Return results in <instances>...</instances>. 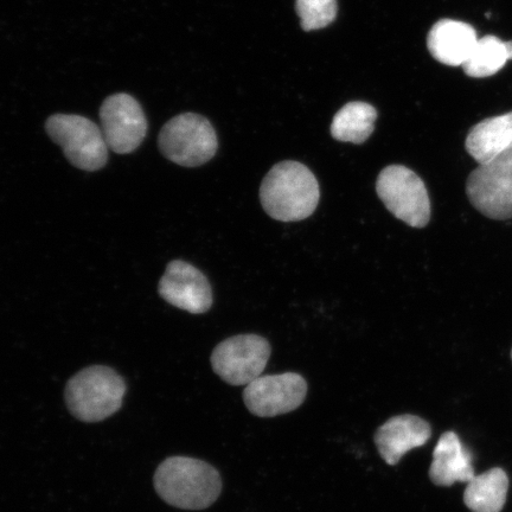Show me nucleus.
<instances>
[{"label": "nucleus", "mask_w": 512, "mask_h": 512, "mask_svg": "<svg viewBox=\"0 0 512 512\" xmlns=\"http://www.w3.org/2000/svg\"><path fill=\"white\" fill-rule=\"evenodd\" d=\"M271 352V344L264 337L234 336L214 349L211 367L230 386H247L264 373Z\"/></svg>", "instance_id": "nucleus-8"}, {"label": "nucleus", "mask_w": 512, "mask_h": 512, "mask_svg": "<svg viewBox=\"0 0 512 512\" xmlns=\"http://www.w3.org/2000/svg\"><path fill=\"white\" fill-rule=\"evenodd\" d=\"M126 390V383L117 371L93 366L79 371L68 381L64 400L74 418L94 424L119 411Z\"/></svg>", "instance_id": "nucleus-3"}, {"label": "nucleus", "mask_w": 512, "mask_h": 512, "mask_svg": "<svg viewBox=\"0 0 512 512\" xmlns=\"http://www.w3.org/2000/svg\"><path fill=\"white\" fill-rule=\"evenodd\" d=\"M307 395V382L302 375L285 373L260 376L247 384L243 401L249 412L259 418H274L296 411Z\"/></svg>", "instance_id": "nucleus-10"}, {"label": "nucleus", "mask_w": 512, "mask_h": 512, "mask_svg": "<svg viewBox=\"0 0 512 512\" xmlns=\"http://www.w3.org/2000/svg\"><path fill=\"white\" fill-rule=\"evenodd\" d=\"M509 478L501 467L473 477L467 483L464 503L473 512H501L507 502Z\"/></svg>", "instance_id": "nucleus-16"}, {"label": "nucleus", "mask_w": 512, "mask_h": 512, "mask_svg": "<svg viewBox=\"0 0 512 512\" xmlns=\"http://www.w3.org/2000/svg\"><path fill=\"white\" fill-rule=\"evenodd\" d=\"M165 158L184 168H197L213 159L217 152L215 128L200 114L184 113L164 125L158 138Z\"/></svg>", "instance_id": "nucleus-4"}, {"label": "nucleus", "mask_w": 512, "mask_h": 512, "mask_svg": "<svg viewBox=\"0 0 512 512\" xmlns=\"http://www.w3.org/2000/svg\"><path fill=\"white\" fill-rule=\"evenodd\" d=\"M153 484L165 503L182 510H204L219 499L222 478L214 466L190 457H170L158 466Z\"/></svg>", "instance_id": "nucleus-1"}, {"label": "nucleus", "mask_w": 512, "mask_h": 512, "mask_svg": "<svg viewBox=\"0 0 512 512\" xmlns=\"http://www.w3.org/2000/svg\"><path fill=\"white\" fill-rule=\"evenodd\" d=\"M319 200L316 176L307 166L293 160L274 165L260 187L262 208L281 222L307 219L315 213Z\"/></svg>", "instance_id": "nucleus-2"}, {"label": "nucleus", "mask_w": 512, "mask_h": 512, "mask_svg": "<svg viewBox=\"0 0 512 512\" xmlns=\"http://www.w3.org/2000/svg\"><path fill=\"white\" fill-rule=\"evenodd\" d=\"M376 192L384 206L413 228H424L431 220V201L422 179L403 165H389L381 171Z\"/></svg>", "instance_id": "nucleus-6"}, {"label": "nucleus", "mask_w": 512, "mask_h": 512, "mask_svg": "<svg viewBox=\"0 0 512 512\" xmlns=\"http://www.w3.org/2000/svg\"><path fill=\"white\" fill-rule=\"evenodd\" d=\"M466 150L479 165L512 149V112L485 119L467 134Z\"/></svg>", "instance_id": "nucleus-15"}, {"label": "nucleus", "mask_w": 512, "mask_h": 512, "mask_svg": "<svg viewBox=\"0 0 512 512\" xmlns=\"http://www.w3.org/2000/svg\"><path fill=\"white\" fill-rule=\"evenodd\" d=\"M100 121L108 149L118 155L136 151L146 137L147 120L143 108L131 95L108 96L100 108Z\"/></svg>", "instance_id": "nucleus-9"}, {"label": "nucleus", "mask_w": 512, "mask_h": 512, "mask_svg": "<svg viewBox=\"0 0 512 512\" xmlns=\"http://www.w3.org/2000/svg\"><path fill=\"white\" fill-rule=\"evenodd\" d=\"M377 111L366 102H350L339 110L331 124V136L338 142L363 144L374 132Z\"/></svg>", "instance_id": "nucleus-17"}, {"label": "nucleus", "mask_w": 512, "mask_h": 512, "mask_svg": "<svg viewBox=\"0 0 512 512\" xmlns=\"http://www.w3.org/2000/svg\"><path fill=\"white\" fill-rule=\"evenodd\" d=\"M158 290L165 302L192 315L206 313L213 305V291L206 275L182 260L170 262Z\"/></svg>", "instance_id": "nucleus-11"}, {"label": "nucleus", "mask_w": 512, "mask_h": 512, "mask_svg": "<svg viewBox=\"0 0 512 512\" xmlns=\"http://www.w3.org/2000/svg\"><path fill=\"white\" fill-rule=\"evenodd\" d=\"M49 137L59 145L75 168L96 171L108 160V146L101 127L74 114L51 115L46 124Z\"/></svg>", "instance_id": "nucleus-5"}, {"label": "nucleus", "mask_w": 512, "mask_h": 512, "mask_svg": "<svg viewBox=\"0 0 512 512\" xmlns=\"http://www.w3.org/2000/svg\"><path fill=\"white\" fill-rule=\"evenodd\" d=\"M432 427L412 414L393 416L376 431L374 441L380 456L390 466L400 462L414 448L430 441Z\"/></svg>", "instance_id": "nucleus-12"}, {"label": "nucleus", "mask_w": 512, "mask_h": 512, "mask_svg": "<svg viewBox=\"0 0 512 512\" xmlns=\"http://www.w3.org/2000/svg\"><path fill=\"white\" fill-rule=\"evenodd\" d=\"M507 48H508V53H509L510 60H512V41L511 42H507Z\"/></svg>", "instance_id": "nucleus-20"}, {"label": "nucleus", "mask_w": 512, "mask_h": 512, "mask_svg": "<svg viewBox=\"0 0 512 512\" xmlns=\"http://www.w3.org/2000/svg\"><path fill=\"white\" fill-rule=\"evenodd\" d=\"M466 194L472 206L489 219H512V149L472 171Z\"/></svg>", "instance_id": "nucleus-7"}, {"label": "nucleus", "mask_w": 512, "mask_h": 512, "mask_svg": "<svg viewBox=\"0 0 512 512\" xmlns=\"http://www.w3.org/2000/svg\"><path fill=\"white\" fill-rule=\"evenodd\" d=\"M477 41V32L472 25L453 19H441L428 34L427 47L438 62L446 66L463 67Z\"/></svg>", "instance_id": "nucleus-13"}, {"label": "nucleus", "mask_w": 512, "mask_h": 512, "mask_svg": "<svg viewBox=\"0 0 512 512\" xmlns=\"http://www.w3.org/2000/svg\"><path fill=\"white\" fill-rule=\"evenodd\" d=\"M509 60L507 42L489 35L478 38L475 49L463 64V69L470 78H489L497 74Z\"/></svg>", "instance_id": "nucleus-18"}, {"label": "nucleus", "mask_w": 512, "mask_h": 512, "mask_svg": "<svg viewBox=\"0 0 512 512\" xmlns=\"http://www.w3.org/2000/svg\"><path fill=\"white\" fill-rule=\"evenodd\" d=\"M511 358H512V350H511Z\"/></svg>", "instance_id": "nucleus-21"}, {"label": "nucleus", "mask_w": 512, "mask_h": 512, "mask_svg": "<svg viewBox=\"0 0 512 512\" xmlns=\"http://www.w3.org/2000/svg\"><path fill=\"white\" fill-rule=\"evenodd\" d=\"M297 14L305 31L328 27L337 16V0H297Z\"/></svg>", "instance_id": "nucleus-19"}, {"label": "nucleus", "mask_w": 512, "mask_h": 512, "mask_svg": "<svg viewBox=\"0 0 512 512\" xmlns=\"http://www.w3.org/2000/svg\"><path fill=\"white\" fill-rule=\"evenodd\" d=\"M432 483L448 488L458 482L469 483L475 477L472 457L454 432L441 435L433 451V462L428 472Z\"/></svg>", "instance_id": "nucleus-14"}]
</instances>
